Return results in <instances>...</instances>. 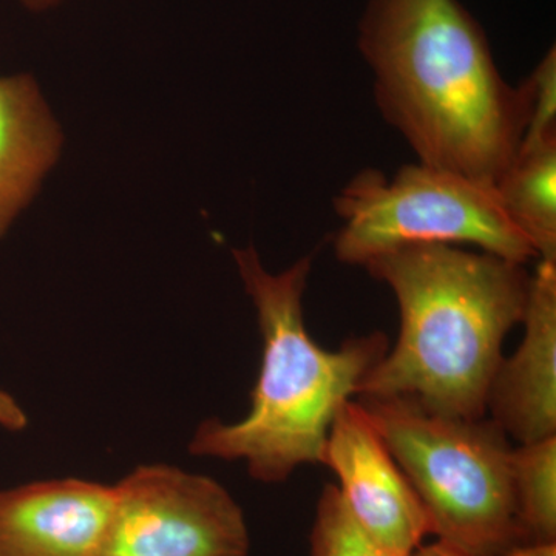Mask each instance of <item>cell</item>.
Here are the masks:
<instances>
[{"label":"cell","instance_id":"cell-1","mask_svg":"<svg viewBox=\"0 0 556 556\" xmlns=\"http://www.w3.org/2000/svg\"><path fill=\"white\" fill-rule=\"evenodd\" d=\"M358 49L380 113L420 164L495 186L525 134V108L457 0H368Z\"/></svg>","mask_w":556,"mask_h":556},{"label":"cell","instance_id":"cell-2","mask_svg":"<svg viewBox=\"0 0 556 556\" xmlns=\"http://www.w3.org/2000/svg\"><path fill=\"white\" fill-rule=\"evenodd\" d=\"M364 268L393 291L401 329L357 397L408 396L439 415L485 416L504 340L525 316V265L455 244H409Z\"/></svg>","mask_w":556,"mask_h":556},{"label":"cell","instance_id":"cell-3","mask_svg":"<svg viewBox=\"0 0 556 556\" xmlns=\"http://www.w3.org/2000/svg\"><path fill=\"white\" fill-rule=\"evenodd\" d=\"M233 260L257 309L262 367L248 415L233 424L204 420L189 450L197 456L244 460L252 478L276 484L300 466L321 464L336 416L386 356L388 339L371 332L345 340L339 350H324L303 316L313 257L278 274L262 265L252 247L233 249Z\"/></svg>","mask_w":556,"mask_h":556},{"label":"cell","instance_id":"cell-4","mask_svg":"<svg viewBox=\"0 0 556 556\" xmlns=\"http://www.w3.org/2000/svg\"><path fill=\"white\" fill-rule=\"evenodd\" d=\"M426 510L430 535L470 556L521 546L511 447L490 417L439 415L408 396H358Z\"/></svg>","mask_w":556,"mask_h":556},{"label":"cell","instance_id":"cell-5","mask_svg":"<svg viewBox=\"0 0 556 556\" xmlns=\"http://www.w3.org/2000/svg\"><path fill=\"white\" fill-rule=\"evenodd\" d=\"M343 226L334 237L339 262L364 266L409 244H473L526 265L535 249L508 218L495 186L409 164L387 178L362 170L334 199Z\"/></svg>","mask_w":556,"mask_h":556},{"label":"cell","instance_id":"cell-6","mask_svg":"<svg viewBox=\"0 0 556 556\" xmlns=\"http://www.w3.org/2000/svg\"><path fill=\"white\" fill-rule=\"evenodd\" d=\"M115 489L94 556H248L243 510L215 479L141 466Z\"/></svg>","mask_w":556,"mask_h":556},{"label":"cell","instance_id":"cell-7","mask_svg":"<svg viewBox=\"0 0 556 556\" xmlns=\"http://www.w3.org/2000/svg\"><path fill=\"white\" fill-rule=\"evenodd\" d=\"M321 464L338 477L348 510L380 547L394 556H412L422 546L430 535L426 510L357 402L340 408Z\"/></svg>","mask_w":556,"mask_h":556},{"label":"cell","instance_id":"cell-8","mask_svg":"<svg viewBox=\"0 0 556 556\" xmlns=\"http://www.w3.org/2000/svg\"><path fill=\"white\" fill-rule=\"evenodd\" d=\"M525 338L503 358L485 413L519 444L556 437V260H540L530 276Z\"/></svg>","mask_w":556,"mask_h":556},{"label":"cell","instance_id":"cell-9","mask_svg":"<svg viewBox=\"0 0 556 556\" xmlns=\"http://www.w3.org/2000/svg\"><path fill=\"white\" fill-rule=\"evenodd\" d=\"M115 489L51 479L0 492V556H94Z\"/></svg>","mask_w":556,"mask_h":556},{"label":"cell","instance_id":"cell-10","mask_svg":"<svg viewBox=\"0 0 556 556\" xmlns=\"http://www.w3.org/2000/svg\"><path fill=\"white\" fill-rule=\"evenodd\" d=\"M61 142L31 76L0 78V237L56 163Z\"/></svg>","mask_w":556,"mask_h":556},{"label":"cell","instance_id":"cell-11","mask_svg":"<svg viewBox=\"0 0 556 556\" xmlns=\"http://www.w3.org/2000/svg\"><path fill=\"white\" fill-rule=\"evenodd\" d=\"M495 189L538 258L556 260V138L519 149Z\"/></svg>","mask_w":556,"mask_h":556},{"label":"cell","instance_id":"cell-12","mask_svg":"<svg viewBox=\"0 0 556 556\" xmlns=\"http://www.w3.org/2000/svg\"><path fill=\"white\" fill-rule=\"evenodd\" d=\"M510 479L522 543H555L556 437L511 450Z\"/></svg>","mask_w":556,"mask_h":556},{"label":"cell","instance_id":"cell-13","mask_svg":"<svg viewBox=\"0 0 556 556\" xmlns=\"http://www.w3.org/2000/svg\"><path fill=\"white\" fill-rule=\"evenodd\" d=\"M311 556H394L365 533L348 510L338 485L327 484L318 497L311 533Z\"/></svg>","mask_w":556,"mask_h":556},{"label":"cell","instance_id":"cell-14","mask_svg":"<svg viewBox=\"0 0 556 556\" xmlns=\"http://www.w3.org/2000/svg\"><path fill=\"white\" fill-rule=\"evenodd\" d=\"M525 108V134L519 149L535 148L556 138V50L530 73L526 84L518 87ZM518 149V150H519Z\"/></svg>","mask_w":556,"mask_h":556},{"label":"cell","instance_id":"cell-15","mask_svg":"<svg viewBox=\"0 0 556 556\" xmlns=\"http://www.w3.org/2000/svg\"><path fill=\"white\" fill-rule=\"evenodd\" d=\"M28 419L16 399L0 390V427L10 431H21L27 427Z\"/></svg>","mask_w":556,"mask_h":556},{"label":"cell","instance_id":"cell-16","mask_svg":"<svg viewBox=\"0 0 556 556\" xmlns=\"http://www.w3.org/2000/svg\"><path fill=\"white\" fill-rule=\"evenodd\" d=\"M495 556H556V543L521 544Z\"/></svg>","mask_w":556,"mask_h":556},{"label":"cell","instance_id":"cell-17","mask_svg":"<svg viewBox=\"0 0 556 556\" xmlns=\"http://www.w3.org/2000/svg\"><path fill=\"white\" fill-rule=\"evenodd\" d=\"M412 556H470L457 548L448 546V544L438 543L430 544V546H420L413 552Z\"/></svg>","mask_w":556,"mask_h":556},{"label":"cell","instance_id":"cell-18","mask_svg":"<svg viewBox=\"0 0 556 556\" xmlns=\"http://www.w3.org/2000/svg\"><path fill=\"white\" fill-rule=\"evenodd\" d=\"M22 2H24V5L27 7L28 10L46 11L53 9V7H56L62 0H22Z\"/></svg>","mask_w":556,"mask_h":556}]
</instances>
